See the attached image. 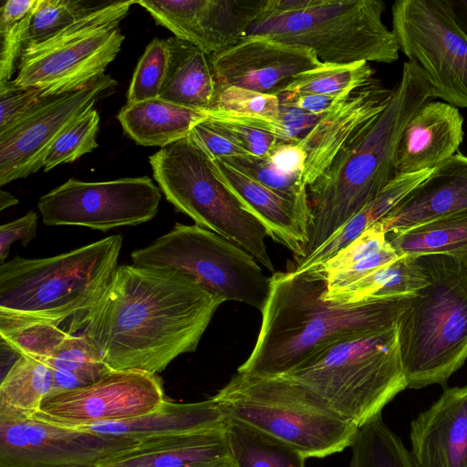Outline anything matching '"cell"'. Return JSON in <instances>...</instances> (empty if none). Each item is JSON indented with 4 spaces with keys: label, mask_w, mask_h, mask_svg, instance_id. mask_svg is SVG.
Here are the masks:
<instances>
[{
    "label": "cell",
    "mask_w": 467,
    "mask_h": 467,
    "mask_svg": "<svg viewBox=\"0 0 467 467\" xmlns=\"http://www.w3.org/2000/svg\"><path fill=\"white\" fill-rule=\"evenodd\" d=\"M224 301L168 268L119 265L71 334H82L113 370L157 374L194 352Z\"/></svg>",
    "instance_id": "6da1fadb"
},
{
    "label": "cell",
    "mask_w": 467,
    "mask_h": 467,
    "mask_svg": "<svg viewBox=\"0 0 467 467\" xmlns=\"http://www.w3.org/2000/svg\"><path fill=\"white\" fill-rule=\"evenodd\" d=\"M326 290L317 270L274 272L255 345L237 373L282 375L333 343L395 327L412 297L338 304L322 298Z\"/></svg>",
    "instance_id": "7a4b0ae2"
},
{
    "label": "cell",
    "mask_w": 467,
    "mask_h": 467,
    "mask_svg": "<svg viewBox=\"0 0 467 467\" xmlns=\"http://www.w3.org/2000/svg\"><path fill=\"white\" fill-rule=\"evenodd\" d=\"M436 99L425 75L409 61L391 99L373 126L306 187L310 218L304 256L314 253L396 176L403 130L418 109Z\"/></svg>",
    "instance_id": "3957f363"
},
{
    "label": "cell",
    "mask_w": 467,
    "mask_h": 467,
    "mask_svg": "<svg viewBox=\"0 0 467 467\" xmlns=\"http://www.w3.org/2000/svg\"><path fill=\"white\" fill-rule=\"evenodd\" d=\"M428 284L397 323L407 388L444 385L467 358V256H418Z\"/></svg>",
    "instance_id": "277c9868"
},
{
    "label": "cell",
    "mask_w": 467,
    "mask_h": 467,
    "mask_svg": "<svg viewBox=\"0 0 467 467\" xmlns=\"http://www.w3.org/2000/svg\"><path fill=\"white\" fill-rule=\"evenodd\" d=\"M381 0H265L245 36L312 49L321 62L390 64L400 48Z\"/></svg>",
    "instance_id": "5b68a950"
},
{
    "label": "cell",
    "mask_w": 467,
    "mask_h": 467,
    "mask_svg": "<svg viewBox=\"0 0 467 467\" xmlns=\"http://www.w3.org/2000/svg\"><path fill=\"white\" fill-rule=\"evenodd\" d=\"M122 243L113 234L52 257L1 264L0 310L58 325L71 319L70 333L110 284Z\"/></svg>",
    "instance_id": "8992f818"
},
{
    "label": "cell",
    "mask_w": 467,
    "mask_h": 467,
    "mask_svg": "<svg viewBox=\"0 0 467 467\" xmlns=\"http://www.w3.org/2000/svg\"><path fill=\"white\" fill-rule=\"evenodd\" d=\"M358 429L407 389L397 326L333 343L282 374Z\"/></svg>",
    "instance_id": "52a82bcc"
},
{
    "label": "cell",
    "mask_w": 467,
    "mask_h": 467,
    "mask_svg": "<svg viewBox=\"0 0 467 467\" xmlns=\"http://www.w3.org/2000/svg\"><path fill=\"white\" fill-rule=\"evenodd\" d=\"M213 397L228 418L279 440L306 459L341 452L358 431L354 423L284 375L236 372Z\"/></svg>",
    "instance_id": "ba28073f"
},
{
    "label": "cell",
    "mask_w": 467,
    "mask_h": 467,
    "mask_svg": "<svg viewBox=\"0 0 467 467\" xmlns=\"http://www.w3.org/2000/svg\"><path fill=\"white\" fill-rule=\"evenodd\" d=\"M149 161L160 190L178 211L275 272L265 226L223 182L214 160L190 134L161 148Z\"/></svg>",
    "instance_id": "9c48e42d"
},
{
    "label": "cell",
    "mask_w": 467,
    "mask_h": 467,
    "mask_svg": "<svg viewBox=\"0 0 467 467\" xmlns=\"http://www.w3.org/2000/svg\"><path fill=\"white\" fill-rule=\"evenodd\" d=\"M136 0L109 2L48 39L23 48L14 81L43 98L81 89L102 77L125 39L119 22Z\"/></svg>",
    "instance_id": "30bf717a"
},
{
    "label": "cell",
    "mask_w": 467,
    "mask_h": 467,
    "mask_svg": "<svg viewBox=\"0 0 467 467\" xmlns=\"http://www.w3.org/2000/svg\"><path fill=\"white\" fill-rule=\"evenodd\" d=\"M132 265L178 271L215 296L262 311L271 276L242 247L197 224L175 223L166 234L130 254Z\"/></svg>",
    "instance_id": "8fae6325"
},
{
    "label": "cell",
    "mask_w": 467,
    "mask_h": 467,
    "mask_svg": "<svg viewBox=\"0 0 467 467\" xmlns=\"http://www.w3.org/2000/svg\"><path fill=\"white\" fill-rule=\"evenodd\" d=\"M391 16L400 51L422 71L435 97L467 108V37L447 0H398Z\"/></svg>",
    "instance_id": "7c38bea8"
},
{
    "label": "cell",
    "mask_w": 467,
    "mask_h": 467,
    "mask_svg": "<svg viewBox=\"0 0 467 467\" xmlns=\"http://www.w3.org/2000/svg\"><path fill=\"white\" fill-rule=\"evenodd\" d=\"M161 191L148 176L107 182L70 178L37 202L47 225H78L107 232L138 225L157 214Z\"/></svg>",
    "instance_id": "4fadbf2b"
},
{
    "label": "cell",
    "mask_w": 467,
    "mask_h": 467,
    "mask_svg": "<svg viewBox=\"0 0 467 467\" xmlns=\"http://www.w3.org/2000/svg\"><path fill=\"white\" fill-rule=\"evenodd\" d=\"M139 442L57 426L0 405V467H95Z\"/></svg>",
    "instance_id": "5bb4252c"
},
{
    "label": "cell",
    "mask_w": 467,
    "mask_h": 467,
    "mask_svg": "<svg viewBox=\"0 0 467 467\" xmlns=\"http://www.w3.org/2000/svg\"><path fill=\"white\" fill-rule=\"evenodd\" d=\"M164 400L157 374L110 370L92 384L49 395L30 417L70 428L140 417L156 410Z\"/></svg>",
    "instance_id": "9a60e30c"
},
{
    "label": "cell",
    "mask_w": 467,
    "mask_h": 467,
    "mask_svg": "<svg viewBox=\"0 0 467 467\" xmlns=\"http://www.w3.org/2000/svg\"><path fill=\"white\" fill-rule=\"evenodd\" d=\"M117 82L104 74L85 88L49 97L0 134V185L26 178L43 168L44 159L58 137Z\"/></svg>",
    "instance_id": "2e32d148"
},
{
    "label": "cell",
    "mask_w": 467,
    "mask_h": 467,
    "mask_svg": "<svg viewBox=\"0 0 467 467\" xmlns=\"http://www.w3.org/2000/svg\"><path fill=\"white\" fill-rule=\"evenodd\" d=\"M218 87L234 86L278 96L298 75L321 61L307 47L251 36L209 56Z\"/></svg>",
    "instance_id": "e0dca14e"
},
{
    "label": "cell",
    "mask_w": 467,
    "mask_h": 467,
    "mask_svg": "<svg viewBox=\"0 0 467 467\" xmlns=\"http://www.w3.org/2000/svg\"><path fill=\"white\" fill-rule=\"evenodd\" d=\"M265 0H136L180 40L211 56L242 39Z\"/></svg>",
    "instance_id": "ac0fdd59"
},
{
    "label": "cell",
    "mask_w": 467,
    "mask_h": 467,
    "mask_svg": "<svg viewBox=\"0 0 467 467\" xmlns=\"http://www.w3.org/2000/svg\"><path fill=\"white\" fill-rule=\"evenodd\" d=\"M392 93L393 88L372 78L322 115L298 143L306 154L302 174L306 187L367 133L388 107Z\"/></svg>",
    "instance_id": "d6986e66"
},
{
    "label": "cell",
    "mask_w": 467,
    "mask_h": 467,
    "mask_svg": "<svg viewBox=\"0 0 467 467\" xmlns=\"http://www.w3.org/2000/svg\"><path fill=\"white\" fill-rule=\"evenodd\" d=\"M414 467H467V385L447 388L410 424Z\"/></svg>",
    "instance_id": "ffe728a7"
},
{
    "label": "cell",
    "mask_w": 467,
    "mask_h": 467,
    "mask_svg": "<svg viewBox=\"0 0 467 467\" xmlns=\"http://www.w3.org/2000/svg\"><path fill=\"white\" fill-rule=\"evenodd\" d=\"M214 162L221 178L263 223L268 236L289 249L295 255L294 261L301 259L308 241L307 194L288 197L224 161Z\"/></svg>",
    "instance_id": "44dd1931"
},
{
    "label": "cell",
    "mask_w": 467,
    "mask_h": 467,
    "mask_svg": "<svg viewBox=\"0 0 467 467\" xmlns=\"http://www.w3.org/2000/svg\"><path fill=\"white\" fill-rule=\"evenodd\" d=\"M463 118L447 102L429 101L407 123L394 162L395 174L432 170L449 160L463 140Z\"/></svg>",
    "instance_id": "7402d4cb"
},
{
    "label": "cell",
    "mask_w": 467,
    "mask_h": 467,
    "mask_svg": "<svg viewBox=\"0 0 467 467\" xmlns=\"http://www.w3.org/2000/svg\"><path fill=\"white\" fill-rule=\"evenodd\" d=\"M464 211H467V156L456 153L434 168L374 224L388 234Z\"/></svg>",
    "instance_id": "603a6c76"
},
{
    "label": "cell",
    "mask_w": 467,
    "mask_h": 467,
    "mask_svg": "<svg viewBox=\"0 0 467 467\" xmlns=\"http://www.w3.org/2000/svg\"><path fill=\"white\" fill-rule=\"evenodd\" d=\"M223 429L140 441L95 467H223L232 463Z\"/></svg>",
    "instance_id": "cb8c5ba5"
},
{
    "label": "cell",
    "mask_w": 467,
    "mask_h": 467,
    "mask_svg": "<svg viewBox=\"0 0 467 467\" xmlns=\"http://www.w3.org/2000/svg\"><path fill=\"white\" fill-rule=\"evenodd\" d=\"M227 419L220 404L211 397L192 403L165 400L156 410L140 417L70 428L140 441L168 435L223 429Z\"/></svg>",
    "instance_id": "d4e9b609"
},
{
    "label": "cell",
    "mask_w": 467,
    "mask_h": 467,
    "mask_svg": "<svg viewBox=\"0 0 467 467\" xmlns=\"http://www.w3.org/2000/svg\"><path fill=\"white\" fill-rule=\"evenodd\" d=\"M206 110L161 99L127 103L117 115L123 130L138 144L163 148L189 135Z\"/></svg>",
    "instance_id": "484cf974"
},
{
    "label": "cell",
    "mask_w": 467,
    "mask_h": 467,
    "mask_svg": "<svg viewBox=\"0 0 467 467\" xmlns=\"http://www.w3.org/2000/svg\"><path fill=\"white\" fill-rule=\"evenodd\" d=\"M167 42L170 58L159 99L188 108L210 109L217 84L209 56L175 36L169 37Z\"/></svg>",
    "instance_id": "4316f807"
},
{
    "label": "cell",
    "mask_w": 467,
    "mask_h": 467,
    "mask_svg": "<svg viewBox=\"0 0 467 467\" xmlns=\"http://www.w3.org/2000/svg\"><path fill=\"white\" fill-rule=\"evenodd\" d=\"M432 170L397 174L386 187L358 213L343 224L309 256L292 264L290 270L303 272L317 266L358 238L389 213L409 192L423 182Z\"/></svg>",
    "instance_id": "83f0119b"
},
{
    "label": "cell",
    "mask_w": 467,
    "mask_h": 467,
    "mask_svg": "<svg viewBox=\"0 0 467 467\" xmlns=\"http://www.w3.org/2000/svg\"><path fill=\"white\" fill-rule=\"evenodd\" d=\"M424 266L418 256H399L346 287L326 292L322 298L351 304L371 297H410L428 284Z\"/></svg>",
    "instance_id": "f1b7e54d"
},
{
    "label": "cell",
    "mask_w": 467,
    "mask_h": 467,
    "mask_svg": "<svg viewBox=\"0 0 467 467\" xmlns=\"http://www.w3.org/2000/svg\"><path fill=\"white\" fill-rule=\"evenodd\" d=\"M387 240L398 256H467V211L388 234Z\"/></svg>",
    "instance_id": "f546056e"
},
{
    "label": "cell",
    "mask_w": 467,
    "mask_h": 467,
    "mask_svg": "<svg viewBox=\"0 0 467 467\" xmlns=\"http://www.w3.org/2000/svg\"><path fill=\"white\" fill-rule=\"evenodd\" d=\"M223 432L234 467H305L299 451L234 419H227Z\"/></svg>",
    "instance_id": "4dcf8cb0"
},
{
    "label": "cell",
    "mask_w": 467,
    "mask_h": 467,
    "mask_svg": "<svg viewBox=\"0 0 467 467\" xmlns=\"http://www.w3.org/2000/svg\"><path fill=\"white\" fill-rule=\"evenodd\" d=\"M42 362L53 372L54 386L51 394L88 386L113 370L82 334L69 333Z\"/></svg>",
    "instance_id": "1f68e13d"
},
{
    "label": "cell",
    "mask_w": 467,
    "mask_h": 467,
    "mask_svg": "<svg viewBox=\"0 0 467 467\" xmlns=\"http://www.w3.org/2000/svg\"><path fill=\"white\" fill-rule=\"evenodd\" d=\"M51 368L36 358L18 355L0 384V405L31 416L53 389Z\"/></svg>",
    "instance_id": "d6a6232c"
},
{
    "label": "cell",
    "mask_w": 467,
    "mask_h": 467,
    "mask_svg": "<svg viewBox=\"0 0 467 467\" xmlns=\"http://www.w3.org/2000/svg\"><path fill=\"white\" fill-rule=\"evenodd\" d=\"M68 335L55 322L0 310L1 341L17 355L43 361Z\"/></svg>",
    "instance_id": "836d02e7"
},
{
    "label": "cell",
    "mask_w": 467,
    "mask_h": 467,
    "mask_svg": "<svg viewBox=\"0 0 467 467\" xmlns=\"http://www.w3.org/2000/svg\"><path fill=\"white\" fill-rule=\"evenodd\" d=\"M373 75L374 69L366 61L349 64L321 62L296 76L278 98L281 101L303 94H350L370 81Z\"/></svg>",
    "instance_id": "e575fe53"
},
{
    "label": "cell",
    "mask_w": 467,
    "mask_h": 467,
    "mask_svg": "<svg viewBox=\"0 0 467 467\" xmlns=\"http://www.w3.org/2000/svg\"><path fill=\"white\" fill-rule=\"evenodd\" d=\"M350 448L348 467H414L402 441L381 416L358 429Z\"/></svg>",
    "instance_id": "d590c367"
},
{
    "label": "cell",
    "mask_w": 467,
    "mask_h": 467,
    "mask_svg": "<svg viewBox=\"0 0 467 467\" xmlns=\"http://www.w3.org/2000/svg\"><path fill=\"white\" fill-rule=\"evenodd\" d=\"M39 0H7L0 9V82L11 80Z\"/></svg>",
    "instance_id": "8d00e7d4"
},
{
    "label": "cell",
    "mask_w": 467,
    "mask_h": 467,
    "mask_svg": "<svg viewBox=\"0 0 467 467\" xmlns=\"http://www.w3.org/2000/svg\"><path fill=\"white\" fill-rule=\"evenodd\" d=\"M170 58L167 39L153 38L146 47L134 70L127 103L158 99L162 88Z\"/></svg>",
    "instance_id": "74e56055"
},
{
    "label": "cell",
    "mask_w": 467,
    "mask_h": 467,
    "mask_svg": "<svg viewBox=\"0 0 467 467\" xmlns=\"http://www.w3.org/2000/svg\"><path fill=\"white\" fill-rule=\"evenodd\" d=\"M99 126V115L95 109L80 116L51 146L44 159V171L47 172L57 165L73 162L96 149Z\"/></svg>",
    "instance_id": "f35d334b"
},
{
    "label": "cell",
    "mask_w": 467,
    "mask_h": 467,
    "mask_svg": "<svg viewBox=\"0 0 467 467\" xmlns=\"http://www.w3.org/2000/svg\"><path fill=\"white\" fill-rule=\"evenodd\" d=\"M89 8L82 1L39 0L26 31L23 48L55 36Z\"/></svg>",
    "instance_id": "ab89813d"
},
{
    "label": "cell",
    "mask_w": 467,
    "mask_h": 467,
    "mask_svg": "<svg viewBox=\"0 0 467 467\" xmlns=\"http://www.w3.org/2000/svg\"><path fill=\"white\" fill-rule=\"evenodd\" d=\"M265 186L291 198L306 195V186L301 174H285L277 171L269 158L252 156L234 157L223 160Z\"/></svg>",
    "instance_id": "60d3db41"
},
{
    "label": "cell",
    "mask_w": 467,
    "mask_h": 467,
    "mask_svg": "<svg viewBox=\"0 0 467 467\" xmlns=\"http://www.w3.org/2000/svg\"><path fill=\"white\" fill-rule=\"evenodd\" d=\"M280 106V100L276 95L260 93L234 86H217L210 109L277 118Z\"/></svg>",
    "instance_id": "b9f144b4"
},
{
    "label": "cell",
    "mask_w": 467,
    "mask_h": 467,
    "mask_svg": "<svg viewBox=\"0 0 467 467\" xmlns=\"http://www.w3.org/2000/svg\"><path fill=\"white\" fill-rule=\"evenodd\" d=\"M206 118L220 130L228 135L252 157L269 158L280 142L275 136L237 122L216 109L206 110Z\"/></svg>",
    "instance_id": "7bdbcfd3"
},
{
    "label": "cell",
    "mask_w": 467,
    "mask_h": 467,
    "mask_svg": "<svg viewBox=\"0 0 467 467\" xmlns=\"http://www.w3.org/2000/svg\"><path fill=\"white\" fill-rule=\"evenodd\" d=\"M387 243V234L373 224L333 257L310 269L321 272L327 278L380 251Z\"/></svg>",
    "instance_id": "ee69618b"
},
{
    "label": "cell",
    "mask_w": 467,
    "mask_h": 467,
    "mask_svg": "<svg viewBox=\"0 0 467 467\" xmlns=\"http://www.w3.org/2000/svg\"><path fill=\"white\" fill-rule=\"evenodd\" d=\"M45 99L37 89L19 86L14 80L0 82V134L26 117Z\"/></svg>",
    "instance_id": "f6af8a7d"
},
{
    "label": "cell",
    "mask_w": 467,
    "mask_h": 467,
    "mask_svg": "<svg viewBox=\"0 0 467 467\" xmlns=\"http://www.w3.org/2000/svg\"><path fill=\"white\" fill-rule=\"evenodd\" d=\"M213 160L249 156L228 135L207 118L196 123L189 133Z\"/></svg>",
    "instance_id": "bcb514c9"
},
{
    "label": "cell",
    "mask_w": 467,
    "mask_h": 467,
    "mask_svg": "<svg viewBox=\"0 0 467 467\" xmlns=\"http://www.w3.org/2000/svg\"><path fill=\"white\" fill-rule=\"evenodd\" d=\"M399 256L390 244L374 254L327 277L326 292L350 285L378 268L395 261Z\"/></svg>",
    "instance_id": "7dc6e473"
},
{
    "label": "cell",
    "mask_w": 467,
    "mask_h": 467,
    "mask_svg": "<svg viewBox=\"0 0 467 467\" xmlns=\"http://www.w3.org/2000/svg\"><path fill=\"white\" fill-rule=\"evenodd\" d=\"M38 215L30 210L24 216L0 226V262L5 263L11 244L20 241L23 246L36 236Z\"/></svg>",
    "instance_id": "c3c4849f"
},
{
    "label": "cell",
    "mask_w": 467,
    "mask_h": 467,
    "mask_svg": "<svg viewBox=\"0 0 467 467\" xmlns=\"http://www.w3.org/2000/svg\"><path fill=\"white\" fill-rule=\"evenodd\" d=\"M280 105L277 118L286 132L289 142L299 143L322 117L295 107Z\"/></svg>",
    "instance_id": "681fc988"
},
{
    "label": "cell",
    "mask_w": 467,
    "mask_h": 467,
    "mask_svg": "<svg viewBox=\"0 0 467 467\" xmlns=\"http://www.w3.org/2000/svg\"><path fill=\"white\" fill-rule=\"evenodd\" d=\"M274 167L285 174H303L306 154L298 143L280 141L269 156Z\"/></svg>",
    "instance_id": "f907efd6"
},
{
    "label": "cell",
    "mask_w": 467,
    "mask_h": 467,
    "mask_svg": "<svg viewBox=\"0 0 467 467\" xmlns=\"http://www.w3.org/2000/svg\"><path fill=\"white\" fill-rule=\"evenodd\" d=\"M350 94H303L286 100H281L280 104L295 107L312 114L324 115Z\"/></svg>",
    "instance_id": "816d5d0a"
},
{
    "label": "cell",
    "mask_w": 467,
    "mask_h": 467,
    "mask_svg": "<svg viewBox=\"0 0 467 467\" xmlns=\"http://www.w3.org/2000/svg\"><path fill=\"white\" fill-rule=\"evenodd\" d=\"M458 28L467 37V0H447Z\"/></svg>",
    "instance_id": "f5cc1de1"
},
{
    "label": "cell",
    "mask_w": 467,
    "mask_h": 467,
    "mask_svg": "<svg viewBox=\"0 0 467 467\" xmlns=\"http://www.w3.org/2000/svg\"><path fill=\"white\" fill-rule=\"evenodd\" d=\"M18 203V200L10 192L4 190L0 191V211Z\"/></svg>",
    "instance_id": "db71d44e"
},
{
    "label": "cell",
    "mask_w": 467,
    "mask_h": 467,
    "mask_svg": "<svg viewBox=\"0 0 467 467\" xmlns=\"http://www.w3.org/2000/svg\"><path fill=\"white\" fill-rule=\"evenodd\" d=\"M223 467H234V466H233V464H232V463H230V464L224 465V466H223Z\"/></svg>",
    "instance_id": "11a10c76"
}]
</instances>
